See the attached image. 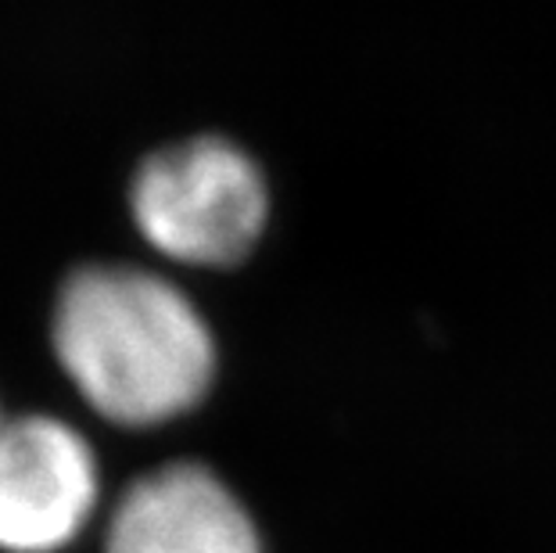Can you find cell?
Here are the masks:
<instances>
[{"label": "cell", "mask_w": 556, "mask_h": 553, "mask_svg": "<svg viewBox=\"0 0 556 553\" xmlns=\"http://www.w3.org/2000/svg\"><path fill=\"white\" fill-rule=\"evenodd\" d=\"M98 503L101 470L83 431L51 414L0 420V550H65Z\"/></svg>", "instance_id": "3957f363"}, {"label": "cell", "mask_w": 556, "mask_h": 553, "mask_svg": "<svg viewBox=\"0 0 556 553\" xmlns=\"http://www.w3.org/2000/svg\"><path fill=\"white\" fill-rule=\"evenodd\" d=\"M0 420H4V417H0Z\"/></svg>", "instance_id": "5b68a950"}, {"label": "cell", "mask_w": 556, "mask_h": 553, "mask_svg": "<svg viewBox=\"0 0 556 553\" xmlns=\"http://www.w3.org/2000/svg\"><path fill=\"white\" fill-rule=\"evenodd\" d=\"M51 349L93 414L159 428L191 414L216 381V338L173 280L151 269L79 266L58 288Z\"/></svg>", "instance_id": "6da1fadb"}, {"label": "cell", "mask_w": 556, "mask_h": 553, "mask_svg": "<svg viewBox=\"0 0 556 553\" xmlns=\"http://www.w3.org/2000/svg\"><path fill=\"white\" fill-rule=\"evenodd\" d=\"M137 230L176 263L230 266L266 227V180L230 140L194 137L155 151L129 187Z\"/></svg>", "instance_id": "7a4b0ae2"}, {"label": "cell", "mask_w": 556, "mask_h": 553, "mask_svg": "<svg viewBox=\"0 0 556 553\" xmlns=\"http://www.w3.org/2000/svg\"><path fill=\"white\" fill-rule=\"evenodd\" d=\"M104 553H266L244 500L198 461L162 464L109 511Z\"/></svg>", "instance_id": "277c9868"}]
</instances>
